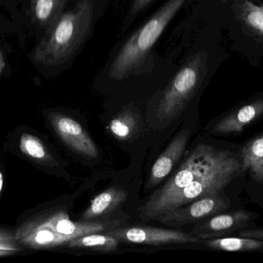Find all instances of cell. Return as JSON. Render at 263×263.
Returning a JSON list of instances; mask_svg holds the SVG:
<instances>
[{
	"label": "cell",
	"instance_id": "18",
	"mask_svg": "<svg viewBox=\"0 0 263 263\" xmlns=\"http://www.w3.org/2000/svg\"><path fill=\"white\" fill-rule=\"evenodd\" d=\"M246 20L247 23L263 35V7L256 6L250 2H246Z\"/></svg>",
	"mask_w": 263,
	"mask_h": 263
},
{
	"label": "cell",
	"instance_id": "11",
	"mask_svg": "<svg viewBox=\"0 0 263 263\" xmlns=\"http://www.w3.org/2000/svg\"><path fill=\"white\" fill-rule=\"evenodd\" d=\"M242 173L249 171L256 182H263V132L247 142L241 150Z\"/></svg>",
	"mask_w": 263,
	"mask_h": 263
},
{
	"label": "cell",
	"instance_id": "9",
	"mask_svg": "<svg viewBox=\"0 0 263 263\" xmlns=\"http://www.w3.org/2000/svg\"><path fill=\"white\" fill-rule=\"evenodd\" d=\"M263 116V99L252 102L233 111L221 119L213 131L216 134L222 135L239 134L246 127Z\"/></svg>",
	"mask_w": 263,
	"mask_h": 263
},
{
	"label": "cell",
	"instance_id": "7",
	"mask_svg": "<svg viewBox=\"0 0 263 263\" xmlns=\"http://www.w3.org/2000/svg\"><path fill=\"white\" fill-rule=\"evenodd\" d=\"M111 234L114 236L116 239L145 245L161 246L170 243L200 242L199 238L190 236L182 232L157 228L126 229L117 230L111 233Z\"/></svg>",
	"mask_w": 263,
	"mask_h": 263
},
{
	"label": "cell",
	"instance_id": "21",
	"mask_svg": "<svg viewBox=\"0 0 263 263\" xmlns=\"http://www.w3.org/2000/svg\"><path fill=\"white\" fill-rule=\"evenodd\" d=\"M239 236L260 239L263 241V228L247 229V230L243 229L239 232Z\"/></svg>",
	"mask_w": 263,
	"mask_h": 263
},
{
	"label": "cell",
	"instance_id": "10",
	"mask_svg": "<svg viewBox=\"0 0 263 263\" xmlns=\"http://www.w3.org/2000/svg\"><path fill=\"white\" fill-rule=\"evenodd\" d=\"M189 136V130H182L167 147L163 154L159 156L152 168L148 186L153 187L157 185L171 172L173 167L179 160L186 148Z\"/></svg>",
	"mask_w": 263,
	"mask_h": 263
},
{
	"label": "cell",
	"instance_id": "2",
	"mask_svg": "<svg viewBox=\"0 0 263 263\" xmlns=\"http://www.w3.org/2000/svg\"><path fill=\"white\" fill-rule=\"evenodd\" d=\"M187 1L166 0L142 26L112 51L101 72L117 82L150 74L156 66L153 55L155 45Z\"/></svg>",
	"mask_w": 263,
	"mask_h": 263
},
{
	"label": "cell",
	"instance_id": "5",
	"mask_svg": "<svg viewBox=\"0 0 263 263\" xmlns=\"http://www.w3.org/2000/svg\"><path fill=\"white\" fill-rule=\"evenodd\" d=\"M230 205V199L222 195L221 191L197 199L191 202V205L187 208H178L173 210L163 216H159V219L165 223H186L219 214L228 209Z\"/></svg>",
	"mask_w": 263,
	"mask_h": 263
},
{
	"label": "cell",
	"instance_id": "22",
	"mask_svg": "<svg viewBox=\"0 0 263 263\" xmlns=\"http://www.w3.org/2000/svg\"><path fill=\"white\" fill-rule=\"evenodd\" d=\"M5 66V60L4 57H3V54H2L1 51H0V74H1L2 71L4 69Z\"/></svg>",
	"mask_w": 263,
	"mask_h": 263
},
{
	"label": "cell",
	"instance_id": "19",
	"mask_svg": "<svg viewBox=\"0 0 263 263\" xmlns=\"http://www.w3.org/2000/svg\"><path fill=\"white\" fill-rule=\"evenodd\" d=\"M154 2V0H133L131 6H129V10L124 19V22L123 24V29L122 31H125L128 29L129 25L133 23L136 17L144 10L146 9L150 4Z\"/></svg>",
	"mask_w": 263,
	"mask_h": 263
},
{
	"label": "cell",
	"instance_id": "12",
	"mask_svg": "<svg viewBox=\"0 0 263 263\" xmlns=\"http://www.w3.org/2000/svg\"><path fill=\"white\" fill-rule=\"evenodd\" d=\"M204 244L213 250L225 252L263 251V241L252 238L222 237L209 239Z\"/></svg>",
	"mask_w": 263,
	"mask_h": 263
},
{
	"label": "cell",
	"instance_id": "1",
	"mask_svg": "<svg viewBox=\"0 0 263 263\" xmlns=\"http://www.w3.org/2000/svg\"><path fill=\"white\" fill-rule=\"evenodd\" d=\"M109 0H75L49 28L33 52L35 63L60 68L72 61L83 49Z\"/></svg>",
	"mask_w": 263,
	"mask_h": 263
},
{
	"label": "cell",
	"instance_id": "8",
	"mask_svg": "<svg viewBox=\"0 0 263 263\" xmlns=\"http://www.w3.org/2000/svg\"><path fill=\"white\" fill-rule=\"evenodd\" d=\"M54 125L60 137L72 149L92 159L98 156L95 143L78 122L70 117H57Z\"/></svg>",
	"mask_w": 263,
	"mask_h": 263
},
{
	"label": "cell",
	"instance_id": "17",
	"mask_svg": "<svg viewBox=\"0 0 263 263\" xmlns=\"http://www.w3.org/2000/svg\"><path fill=\"white\" fill-rule=\"evenodd\" d=\"M20 149L33 159H43L46 157V150L40 140L29 134H23L20 140Z\"/></svg>",
	"mask_w": 263,
	"mask_h": 263
},
{
	"label": "cell",
	"instance_id": "14",
	"mask_svg": "<svg viewBox=\"0 0 263 263\" xmlns=\"http://www.w3.org/2000/svg\"><path fill=\"white\" fill-rule=\"evenodd\" d=\"M126 199V195L121 190L109 188L92 200L89 208L85 212L83 219L84 220L93 219L97 216L104 214L109 210L123 202Z\"/></svg>",
	"mask_w": 263,
	"mask_h": 263
},
{
	"label": "cell",
	"instance_id": "3",
	"mask_svg": "<svg viewBox=\"0 0 263 263\" xmlns=\"http://www.w3.org/2000/svg\"><path fill=\"white\" fill-rule=\"evenodd\" d=\"M232 154L231 151L218 149L211 145H197L184 160L174 176L158 190L142 207L141 217L144 220L155 219L158 211L164 204L189 184L200 179L210 170L228 159Z\"/></svg>",
	"mask_w": 263,
	"mask_h": 263
},
{
	"label": "cell",
	"instance_id": "20",
	"mask_svg": "<svg viewBox=\"0 0 263 263\" xmlns=\"http://www.w3.org/2000/svg\"><path fill=\"white\" fill-rule=\"evenodd\" d=\"M33 242L42 247H52L60 245L57 237L43 225H40L38 230L34 233Z\"/></svg>",
	"mask_w": 263,
	"mask_h": 263
},
{
	"label": "cell",
	"instance_id": "23",
	"mask_svg": "<svg viewBox=\"0 0 263 263\" xmlns=\"http://www.w3.org/2000/svg\"><path fill=\"white\" fill-rule=\"evenodd\" d=\"M3 177L2 173L0 172V192H1L2 188H3Z\"/></svg>",
	"mask_w": 263,
	"mask_h": 263
},
{
	"label": "cell",
	"instance_id": "13",
	"mask_svg": "<svg viewBox=\"0 0 263 263\" xmlns=\"http://www.w3.org/2000/svg\"><path fill=\"white\" fill-rule=\"evenodd\" d=\"M67 2L68 0H33L34 18L48 31L64 12Z\"/></svg>",
	"mask_w": 263,
	"mask_h": 263
},
{
	"label": "cell",
	"instance_id": "15",
	"mask_svg": "<svg viewBox=\"0 0 263 263\" xmlns=\"http://www.w3.org/2000/svg\"><path fill=\"white\" fill-rule=\"evenodd\" d=\"M119 242L115 237L103 235L89 234L80 236L69 242L70 247L89 248L100 251H114L118 247Z\"/></svg>",
	"mask_w": 263,
	"mask_h": 263
},
{
	"label": "cell",
	"instance_id": "6",
	"mask_svg": "<svg viewBox=\"0 0 263 263\" xmlns=\"http://www.w3.org/2000/svg\"><path fill=\"white\" fill-rule=\"evenodd\" d=\"M256 216V213L242 209L224 214L219 213L201 224L197 232L202 239L226 237L248 227Z\"/></svg>",
	"mask_w": 263,
	"mask_h": 263
},
{
	"label": "cell",
	"instance_id": "16",
	"mask_svg": "<svg viewBox=\"0 0 263 263\" xmlns=\"http://www.w3.org/2000/svg\"><path fill=\"white\" fill-rule=\"evenodd\" d=\"M136 127V119L131 113L128 111L121 114L112 120L110 129L116 137L120 139H126L133 132Z\"/></svg>",
	"mask_w": 263,
	"mask_h": 263
},
{
	"label": "cell",
	"instance_id": "4",
	"mask_svg": "<svg viewBox=\"0 0 263 263\" xmlns=\"http://www.w3.org/2000/svg\"><path fill=\"white\" fill-rule=\"evenodd\" d=\"M202 57L196 54L182 63L161 94L156 115L161 121H171L182 112L202 82Z\"/></svg>",
	"mask_w": 263,
	"mask_h": 263
}]
</instances>
